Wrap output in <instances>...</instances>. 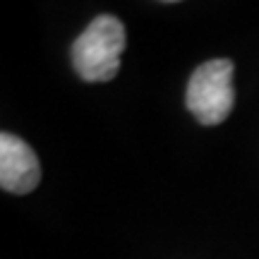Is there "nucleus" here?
Returning <instances> with one entry per match:
<instances>
[{"label": "nucleus", "mask_w": 259, "mask_h": 259, "mask_svg": "<svg viewBox=\"0 0 259 259\" xmlns=\"http://www.w3.org/2000/svg\"><path fill=\"white\" fill-rule=\"evenodd\" d=\"M127 46L125 27L118 17L101 15L72 44V65L84 82H111L120 70Z\"/></svg>", "instance_id": "nucleus-1"}, {"label": "nucleus", "mask_w": 259, "mask_h": 259, "mask_svg": "<svg viewBox=\"0 0 259 259\" xmlns=\"http://www.w3.org/2000/svg\"><path fill=\"white\" fill-rule=\"evenodd\" d=\"M187 108L202 125H219L233 111V63L216 58L199 65L187 84Z\"/></svg>", "instance_id": "nucleus-2"}, {"label": "nucleus", "mask_w": 259, "mask_h": 259, "mask_svg": "<svg viewBox=\"0 0 259 259\" xmlns=\"http://www.w3.org/2000/svg\"><path fill=\"white\" fill-rule=\"evenodd\" d=\"M41 166L34 149L19 137L3 132L0 137V185L5 192L27 194L38 185Z\"/></svg>", "instance_id": "nucleus-3"}, {"label": "nucleus", "mask_w": 259, "mask_h": 259, "mask_svg": "<svg viewBox=\"0 0 259 259\" xmlns=\"http://www.w3.org/2000/svg\"><path fill=\"white\" fill-rule=\"evenodd\" d=\"M166 3H178V0H166Z\"/></svg>", "instance_id": "nucleus-4"}]
</instances>
